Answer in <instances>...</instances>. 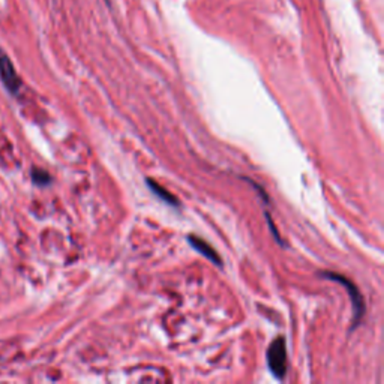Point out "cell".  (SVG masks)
<instances>
[{
  "label": "cell",
  "mask_w": 384,
  "mask_h": 384,
  "mask_svg": "<svg viewBox=\"0 0 384 384\" xmlns=\"http://www.w3.org/2000/svg\"><path fill=\"white\" fill-rule=\"evenodd\" d=\"M323 279H330V281H335V282H339L341 285H344L347 290V293L350 294V299H351V308H353V324H351V329L350 330H354L356 327H359V324L362 323L363 317H365V311H366V306H365V300H363V296L360 293V290L356 287V284L348 279L347 276H342L339 273H335V272H327V270H323L318 273Z\"/></svg>",
  "instance_id": "cell-1"
},
{
  "label": "cell",
  "mask_w": 384,
  "mask_h": 384,
  "mask_svg": "<svg viewBox=\"0 0 384 384\" xmlns=\"http://www.w3.org/2000/svg\"><path fill=\"white\" fill-rule=\"evenodd\" d=\"M288 357H287V344L282 336L276 338L267 350V366L272 374L282 380L288 369Z\"/></svg>",
  "instance_id": "cell-2"
},
{
  "label": "cell",
  "mask_w": 384,
  "mask_h": 384,
  "mask_svg": "<svg viewBox=\"0 0 384 384\" xmlns=\"http://www.w3.org/2000/svg\"><path fill=\"white\" fill-rule=\"evenodd\" d=\"M188 243L191 245L194 249H197L201 255H204L209 261H212L213 264H216V266H221V264H222V260H221V257L218 255V252H216L206 240H203V239H200V237H197V236H194V234H189V236H188Z\"/></svg>",
  "instance_id": "cell-3"
},
{
  "label": "cell",
  "mask_w": 384,
  "mask_h": 384,
  "mask_svg": "<svg viewBox=\"0 0 384 384\" xmlns=\"http://www.w3.org/2000/svg\"><path fill=\"white\" fill-rule=\"evenodd\" d=\"M0 74H2V78L5 80V83L9 87H14L18 83L17 75L14 72V68L11 65V60L5 54H0Z\"/></svg>",
  "instance_id": "cell-4"
},
{
  "label": "cell",
  "mask_w": 384,
  "mask_h": 384,
  "mask_svg": "<svg viewBox=\"0 0 384 384\" xmlns=\"http://www.w3.org/2000/svg\"><path fill=\"white\" fill-rule=\"evenodd\" d=\"M147 185H149V188L153 191L155 195H156V197H159L164 203H167V204H170V206H173V207H177V206H179L177 198H176L174 195H171V194L167 191L165 188H162L159 183H156L155 180H152V179H147Z\"/></svg>",
  "instance_id": "cell-5"
}]
</instances>
